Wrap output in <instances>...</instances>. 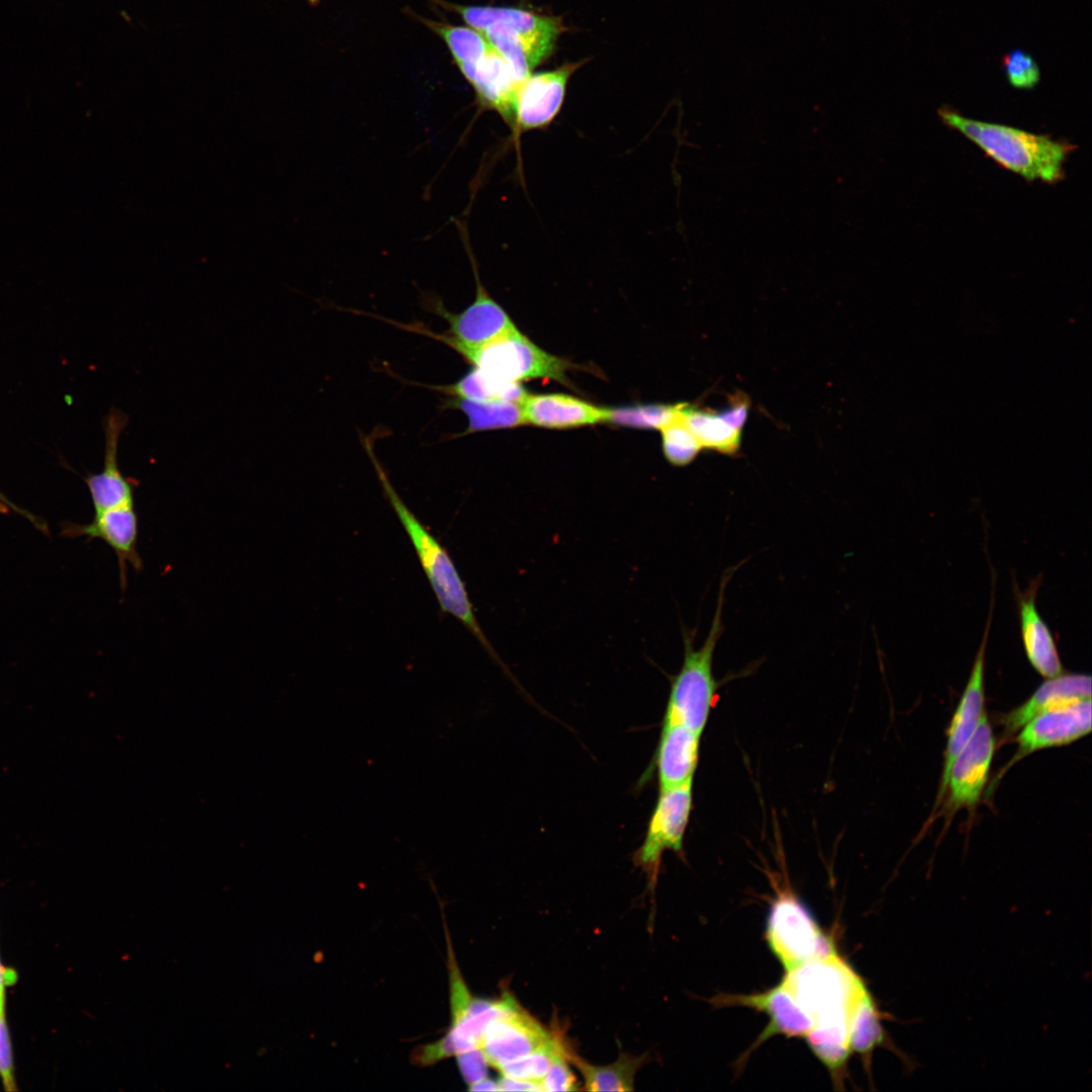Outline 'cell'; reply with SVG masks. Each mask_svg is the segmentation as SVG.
Listing matches in <instances>:
<instances>
[{
	"label": "cell",
	"instance_id": "6da1fadb",
	"mask_svg": "<svg viewBox=\"0 0 1092 1092\" xmlns=\"http://www.w3.org/2000/svg\"><path fill=\"white\" fill-rule=\"evenodd\" d=\"M363 445L374 467L384 495L415 547L441 610L460 621L478 640L488 655L503 668L507 669L480 627L465 584L447 550L398 495L374 452L371 438L365 437Z\"/></svg>",
	"mask_w": 1092,
	"mask_h": 1092
},
{
	"label": "cell",
	"instance_id": "7a4b0ae2",
	"mask_svg": "<svg viewBox=\"0 0 1092 1092\" xmlns=\"http://www.w3.org/2000/svg\"><path fill=\"white\" fill-rule=\"evenodd\" d=\"M938 116L976 144L987 156L1005 169L1028 181L1056 183L1063 179V165L1075 146L1045 134L1029 132L1005 124L969 118L942 106Z\"/></svg>",
	"mask_w": 1092,
	"mask_h": 1092
},
{
	"label": "cell",
	"instance_id": "3957f363",
	"mask_svg": "<svg viewBox=\"0 0 1092 1092\" xmlns=\"http://www.w3.org/2000/svg\"><path fill=\"white\" fill-rule=\"evenodd\" d=\"M745 561L726 569L720 579L717 605L708 636L696 648L697 629L681 626L684 659L678 672L670 678V690L663 719L679 723L702 735L718 698L720 682L713 672L717 644L724 632L725 590L735 571Z\"/></svg>",
	"mask_w": 1092,
	"mask_h": 1092
},
{
	"label": "cell",
	"instance_id": "277c9868",
	"mask_svg": "<svg viewBox=\"0 0 1092 1092\" xmlns=\"http://www.w3.org/2000/svg\"><path fill=\"white\" fill-rule=\"evenodd\" d=\"M782 981L814 1024L850 1023L855 1005L869 992L863 981L836 951L786 972Z\"/></svg>",
	"mask_w": 1092,
	"mask_h": 1092
},
{
	"label": "cell",
	"instance_id": "5b68a950",
	"mask_svg": "<svg viewBox=\"0 0 1092 1092\" xmlns=\"http://www.w3.org/2000/svg\"><path fill=\"white\" fill-rule=\"evenodd\" d=\"M446 933L451 1024L443 1037L421 1046L415 1053L414 1060L422 1066L435 1064L466 1051L480 1049L481 1038L488 1024L519 1004L509 993H504L498 999L473 996L457 965L447 929Z\"/></svg>",
	"mask_w": 1092,
	"mask_h": 1092
},
{
	"label": "cell",
	"instance_id": "8992f818",
	"mask_svg": "<svg viewBox=\"0 0 1092 1092\" xmlns=\"http://www.w3.org/2000/svg\"><path fill=\"white\" fill-rule=\"evenodd\" d=\"M467 252L475 279V297L461 312H452L446 308L440 298H428L426 307L448 323L444 334H437L422 325L410 324L402 328L435 339L450 347L458 354L477 349L500 337L518 330L515 323L487 292L479 278L475 258L468 246Z\"/></svg>",
	"mask_w": 1092,
	"mask_h": 1092
},
{
	"label": "cell",
	"instance_id": "52a82bcc",
	"mask_svg": "<svg viewBox=\"0 0 1092 1092\" xmlns=\"http://www.w3.org/2000/svg\"><path fill=\"white\" fill-rule=\"evenodd\" d=\"M460 355L474 368L498 380L520 383L546 378L568 384L566 372L571 364L544 351L519 330Z\"/></svg>",
	"mask_w": 1092,
	"mask_h": 1092
},
{
	"label": "cell",
	"instance_id": "ba28073f",
	"mask_svg": "<svg viewBox=\"0 0 1092 1092\" xmlns=\"http://www.w3.org/2000/svg\"><path fill=\"white\" fill-rule=\"evenodd\" d=\"M765 938L786 972L836 951L806 906L787 890L779 892L770 905Z\"/></svg>",
	"mask_w": 1092,
	"mask_h": 1092
},
{
	"label": "cell",
	"instance_id": "9c48e42d",
	"mask_svg": "<svg viewBox=\"0 0 1092 1092\" xmlns=\"http://www.w3.org/2000/svg\"><path fill=\"white\" fill-rule=\"evenodd\" d=\"M692 805L693 780L659 790L644 840L634 854L635 863L646 873L652 887L656 883L663 852L682 850Z\"/></svg>",
	"mask_w": 1092,
	"mask_h": 1092
},
{
	"label": "cell",
	"instance_id": "30bf717a",
	"mask_svg": "<svg viewBox=\"0 0 1092 1092\" xmlns=\"http://www.w3.org/2000/svg\"><path fill=\"white\" fill-rule=\"evenodd\" d=\"M459 14L468 26L481 30L498 21L509 26L526 44L536 68L553 54L559 36L566 30L560 17L508 6L459 5L432 0Z\"/></svg>",
	"mask_w": 1092,
	"mask_h": 1092
},
{
	"label": "cell",
	"instance_id": "8fae6325",
	"mask_svg": "<svg viewBox=\"0 0 1092 1092\" xmlns=\"http://www.w3.org/2000/svg\"><path fill=\"white\" fill-rule=\"evenodd\" d=\"M586 61L565 63L554 70L531 73L520 85L510 128L516 143L525 132L547 129L551 125L561 111L571 76Z\"/></svg>",
	"mask_w": 1092,
	"mask_h": 1092
},
{
	"label": "cell",
	"instance_id": "7c38bea8",
	"mask_svg": "<svg viewBox=\"0 0 1092 1092\" xmlns=\"http://www.w3.org/2000/svg\"><path fill=\"white\" fill-rule=\"evenodd\" d=\"M995 753V738L985 713L973 736L956 757L946 781V806L951 813L973 810L987 784Z\"/></svg>",
	"mask_w": 1092,
	"mask_h": 1092
},
{
	"label": "cell",
	"instance_id": "4fadbf2b",
	"mask_svg": "<svg viewBox=\"0 0 1092 1092\" xmlns=\"http://www.w3.org/2000/svg\"><path fill=\"white\" fill-rule=\"evenodd\" d=\"M1090 731L1091 698L1038 714L1019 729L1017 750L1006 768L1032 752L1070 744Z\"/></svg>",
	"mask_w": 1092,
	"mask_h": 1092
},
{
	"label": "cell",
	"instance_id": "5bb4252c",
	"mask_svg": "<svg viewBox=\"0 0 1092 1092\" xmlns=\"http://www.w3.org/2000/svg\"><path fill=\"white\" fill-rule=\"evenodd\" d=\"M552 1035L553 1033L518 1004L488 1024L481 1038L480 1049L488 1065L498 1069L534 1052Z\"/></svg>",
	"mask_w": 1092,
	"mask_h": 1092
},
{
	"label": "cell",
	"instance_id": "9a60e30c",
	"mask_svg": "<svg viewBox=\"0 0 1092 1092\" xmlns=\"http://www.w3.org/2000/svg\"><path fill=\"white\" fill-rule=\"evenodd\" d=\"M65 534L71 537L86 536L90 540L99 538L105 541L115 552L120 577V586L124 592L127 584V563L136 571L143 569V560L138 551L139 516L134 502L95 514L89 524H71L65 527Z\"/></svg>",
	"mask_w": 1092,
	"mask_h": 1092
},
{
	"label": "cell",
	"instance_id": "2e32d148",
	"mask_svg": "<svg viewBox=\"0 0 1092 1092\" xmlns=\"http://www.w3.org/2000/svg\"><path fill=\"white\" fill-rule=\"evenodd\" d=\"M991 613L978 649L974 664L946 731V747L938 791V800L944 796L949 769L964 746L973 736L982 717L985 705V653L989 636Z\"/></svg>",
	"mask_w": 1092,
	"mask_h": 1092
},
{
	"label": "cell",
	"instance_id": "e0dca14e",
	"mask_svg": "<svg viewBox=\"0 0 1092 1092\" xmlns=\"http://www.w3.org/2000/svg\"><path fill=\"white\" fill-rule=\"evenodd\" d=\"M713 1004L719 1007L744 1006L765 1013L768 1024L760 1033L755 1045H759L774 1035L805 1037L814 1025L813 1019L800 1006L783 981L761 993L717 996L713 999Z\"/></svg>",
	"mask_w": 1092,
	"mask_h": 1092
},
{
	"label": "cell",
	"instance_id": "ac0fdd59",
	"mask_svg": "<svg viewBox=\"0 0 1092 1092\" xmlns=\"http://www.w3.org/2000/svg\"><path fill=\"white\" fill-rule=\"evenodd\" d=\"M472 87L479 107L497 113L511 128L520 83L503 57L491 49L479 60L456 65Z\"/></svg>",
	"mask_w": 1092,
	"mask_h": 1092
},
{
	"label": "cell",
	"instance_id": "d6986e66",
	"mask_svg": "<svg viewBox=\"0 0 1092 1092\" xmlns=\"http://www.w3.org/2000/svg\"><path fill=\"white\" fill-rule=\"evenodd\" d=\"M128 423L123 412L113 407L104 422L105 457L102 471L86 477L95 514L134 502L139 481L124 476L117 463L119 438Z\"/></svg>",
	"mask_w": 1092,
	"mask_h": 1092
},
{
	"label": "cell",
	"instance_id": "ffe728a7",
	"mask_svg": "<svg viewBox=\"0 0 1092 1092\" xmlns=\"http://www.w3.org/2000/svg\"><path fill=\"white\" fill-rule=\"evenodd\" d=\"M700 738V734L688 727L663 719L655 755L659 790L693 780L699 759Z\"/></svg>",
	"mask_w": 1092,
	"mask_h": 1092
},
{
	"label": "cell",
	"instance_id": "44dd1931",
	"mask_svg": "<svg viewBox=\"0 0 1092 1092\" xmlns=\"http://www.w3.org/2000/svg\"><path fill=\"white\" fill-rule=\"evenodd\" d=\"M1089 698H1091V677L1089 675L1061 673L1055 677L1046 678L1025 702L1002 717L1001 724L1004 728V736L1014 735L1038 714L1074 701Z\"/></svg>",
	"mask_w": 1092,
	"mask_h": 1092
},
{
	"label": "cell",
	"instance_id": "7402d4cb",
	"mask_svg": "<svg viewBox=\"0 0 1092 1092\" xmlns=\"http://www.w3.org/2000/svg\"><path fill=\"white\" fill-rule=\"evenodd\" d=\"M526 424L570 429L605 422L607 407L562 393L528 394L522 402Z\"/></svg>",
	"mask_w": 1092,
	"mask_h": 1092
},
{
	"label": "cell",
	"instance_id": "603a6c76",
	"mask_svg": "<svg viewBox=\"0 0 1092 1092\" xmlns=\"http://www.w3.org/2000/svg\"><path fill=\"white\" fill-rule=\"evenodd\" d=\"M1035 593L1036 587L1018 596L1021 638L1029 663L1051 678L1063 673V665L1051 630L1037 611Z\"/></svg>",
	"mask_w": 1092,
	"mask_h": 1092
},
{
	"label": "cell",
	"instance_id": "cb8c5ba5",
	"mask_svg": "<svg viewBox=\"0 0 1092 1092\" xmlns=\"http://www.w3.org/2000/svg\"><path fill=\"white\" fill-rule=\"evenodd\" d=\"M568 1062H571L583 1078V1090L600 1092H627L634 1089V1080L639 1069L646 1063L647 1055L635 1057L625 1052L618 1059L605 1066H596L582 1060L571 1050H566Z\"/></svg>",
	"mask_w": 1092,
	"mask_h": 1092
},
{
	"label": "cell",
	"instance_id": "d4e9b609",
	"mask_svg": "<svg viewBox=\"0 0 1092 1092\" xmlns=\"http://www.w3.org/2000/svg\"><path fill=\"white\" fill-rule=\"evenodd\" d=\"M445 406L462 412L467 427L458 437L468 434L515 428L526 424L522 403L506 400L480 401L451 396Z\"/></svg>",
	"mask_w": 1092,
	"mask_h": 1092
},
{
	"label": "cell",
	"instance_id": "484cf974",
	"mask_svg": "<svg viewBox=\"0 0 1092 1092\" xmlns=\"http://www.w3.org/2000/svg\"><path fill=\"white\" fill-rule=\"evenodd\" d=\"M680 418L702 448L729 456L739 451L741 431L727 423L718 412L685 403Z\"/></svg>",
	"mask_w": 1092,
	"mask_h": 1092
},
{
	"label": "cell",
	"instance_id": "4316f807",
	"mask_svg": "<svg viewBox=\"0 0 1092 1092\" xmlns=\"http://www.w3.org/2000/svg\"><path fill=\"white\" fill-rule=\"evenodd\" d=\"M424 386L449 396L480 401L506 400L522 403L529 394L519 382L492 378L474 367L452 384Z\"/></svg>",
	"mask_w": 1092,
	"mask_h": 1092
},
{
	"label": "cell",
	"instance_id": "83f0119b",
	"mask_svg": "<svg viewBox=\"0 0 1092 1092\" xmlns=\"http://www.w3.org/2000/svg\"><path fill=\"white\" fill-rule=\"evenodd\" d=\"M419 19L444 41L455 65L475 62L491 49L485 36L470 26L453 25L425 17Z\"/></svg>",
	"mask_w": 1092,
	"mask_h": 1092
},
{
	"label": "cell",
	"instance_id": "f1b7e54d",
	"mask_svg": "<svg viewBox=\"0 0 1092 1092\" xmlns=\"http://www.w3.org/2000/svg\"><path fill=\"white\" fill-rule=\"evenodd\" d=\"M884 1038L879 1010L868 992L857 1002L851 1014L849 1028L851 1052L859 1054L864 1061L870 1062L873 1051L884 1042Z\"/></svg>",
	"mask_w": 1092,
	"mask_h": 1092
},
{
	"label": "cell",
	"instance_id": "f546056e",
	"mask_svg": "<svg viewBox=\"0 0 1092 1092\" xmlns=\"http://www.w3.org/2000/svg\"><path fill=\"white\" fill-rule=\"evenodd\" d=\"M685 403L639 404L607 408L605 423L635 429L661 430L679 418Z\"/></svg>",
	"mask_w": 1092,
	"mask_h": 1092
},
{
	"label": "cell",
	"instance_id": "4dcf8cb0",
	"mask_svg": "<svg viewBox=\"0 0 1092 1092\" xmlns=\"http://www.w3.org/2000/svg\"><path fill=\"white\" fill-rule=\"evenodd\" d=\"M562 1043L560 1037L553 1034L546 1043L534 1052L507 1063L497 1070L502 1076L540 1084L552 1063L554 1055Z\"/></svg>",
	"mask_w": 1092,
	"mask_h": 1092
},
{
	"label": "cell",
	"instance_id": "1f68e13d",
	"mask_svg": "<svg viewBox=\"0 0 1092 1092\" xmlns=\"http://www.w3.org/2000/svg\"><path fill=\"white\" fill-rule=\"evenodd\" d=\"M660 431L664 457L674 466L690 464L703 449L680 416Z\"/></svg>",
	"mask_w": 1092,
	"mask_h": 1092
},
{
	"label": "cell",
	"instance_id": "d6a6232c",
	"mask_svg": "<svg viewBox=\"0 0 1092 1092\" xmlns=\"http://www.w3.org/2000/svg\"><path fill=\"white\" fill-rule=\"evenodd\" d=\"M1002 66L1009 84L1016 89H1032L1040 80V71L1035 60L1020 49H1015L1002 58Z\"/></svg>",
	"mask_w": 1092,
	"mask_h": 1092
},
{
	"label": "cell",
	"instance_id": "836d02e7",
	"mask_svg": "<svg viewBox=\"0 0 1092 1092\" xmlns=\"http://www.w3.org/2000/svg\"><path fill=\"white\" fill-rule=\"evenodd\" d=\"M566 1045H560L552 1063L540 1082L543 1091H574L577 1087L576 1079L567 1065Z\"/></svg>",
	"mask_w": 1092,
	"mask_h": 1092
},
{
	"label": "cell",
	"instance_id": "e575fe53",
	"mask_svg": "<svg viewBox=\"0 0 1092 1092\" xmlns=\"http://www.w3.org/2000/svg\"><path fill=\"white\" fill-rule=\"evenodd\" d=\"M0 1080L5 1091L17 1089L12 1042L5 1012L0 1013Z\"/></svg>",
	"mask_w": 1092,
	"mask_h": 1092
},
{
	"label": "cell",
	"instance_id": "d590c367",
	"mask_svg": "<svg viewBox=\"0 0 1092 1092\" xmlns=\"http://www.w3.org/2000/svg\"><path fill=\"white\" fill-rule=\"evenodd\" d=\"M457 1064L465 1082L470 1085L487 1077L488 1062L481 1049L456 1055Z\"/></svg>",
	"mask_w": 1092,
	"mask_h": 1092
},
{
	"label": "cell",
	"instance_id": "8d00e7d4",
	"mask_svg": "<svg viewBox=\"0 0 1092 1092\" xmlns=\"http://www.w3.org/2000/svg\"><path fill=\"white\" fill-rule=\"evenodd\" d=\"M749 408V397L745 393L737 391L729 396L728 404L718 413L732 427L742 431L748 417Z\"/></svg>",
	"mask_w": 1092,
	"mask_h": 1092
},
{
	"label": "cell",
	"instance_id": "74e56055",
	"mask_svg": "<svg viewBox=\"0 0 1092 1092\" xmlns=\"http://www.w3.org/2000/svg\"><path fill=\"white\" fill-rule=\"evenodd\" d=\"M11 511L21 515L22 517L30 521L40 531L47 532V526L39 518L34 517L29 512L14 505L0 492V513L8 514Z\"/></svg>",
	"mask_w": 1092,
	"mask_h": 1092
},
{
	"label": "cell",
	"instance_id": "f35d334b",
	"mask_svg": "<svg viewBox=\"0 0 1092 1092\" xmlns=\"http://www.w3.org/2000/svg\"><path fill=\"white\" fill-rule=\"evenodd\" d=\"M498 1091H543L539 1083L527 1082L502 1076L497 1081Z\"/></svg>",
	"mask_w": 1092,
	"mask_h": 1092
},
{
	"label": "cell",
	"instance_id": "ab89813d",
	"mask_svg": "<svg viewBox=\"0 0 1092 1092\" xmlns=\"http://www.w3.org/2000/svg\"><path fill=\"white\" fill-rule=\"evenodd\" d=\"M17 974L14 970L5 967L0 959V1013L5 1012L6 989L15 984Z\"/></svg>",
	"mask_w": 1092,
	"mask_h": 1092
},
{
	"label": "cell",
	"instance_id": "60d3db41",
	"mask_svg": "<svg viewBox=\"0 0 1092 1092\" xmlns=\"http://www.w3.org/2000/svg\"><path fill=\"white\" fill-rule=\"evenodd\" d=\"M470 1091H498L497 1081L485 1077L469 1085Z\"/></svg>",
	"mask_w": 1092,
	"mask_h": 1092
}]
</instances>
